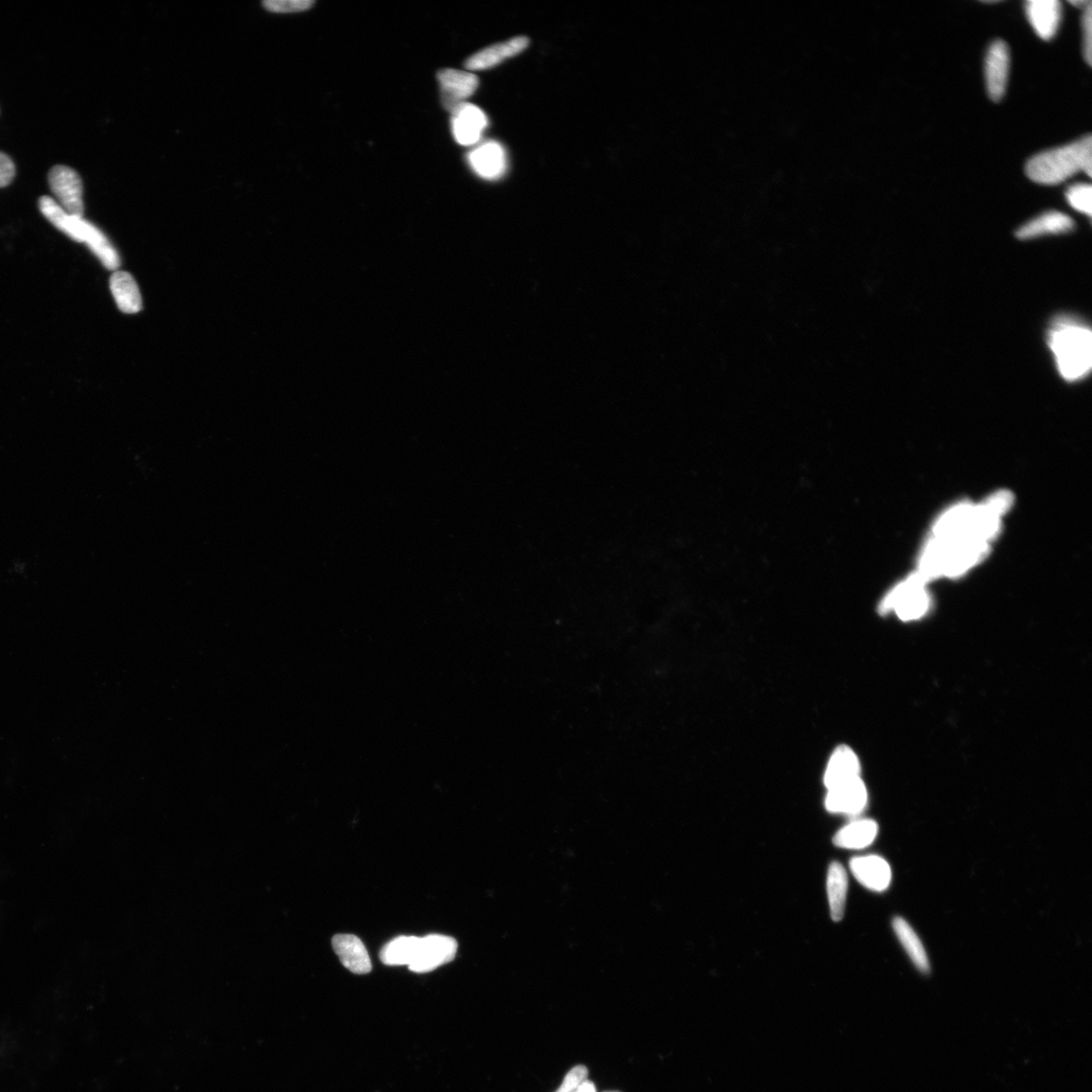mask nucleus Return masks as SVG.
I'll return each instance as SVG.
<instances>
[{
    "label": "nucleus",
    "mask_w": 1092,
    "mask_h": 1092,
    "mask_svg": "<svg viewBox=\"0 0 1092 1092\" xmlns=\"http://www.w3.org/2000/svg\"><path fill=\"white\" fill-rule=\"evenodd\" d=\"M455 939L444 935H428L420 938L416 956L408 966L416 973H427L440 966L449 963L457 952Z\"/></svg>",
    "instance_id": "423d86ee"
},
{
    "label": "nucleus",
    "mask_w": 1092,
    "mask_h": 1092,
    "mask_svg": "<svg viewBox=\"0 0 1092 1092\" xmlns=\"http://www.w3.org/2000/svg\"><path fill=\"white\" fill-rule=\"evenodd\" d=\"M15 176V166L11 158L0 152V188L11 184Z\"/></svg>",
    "instance_id": "bb28decb"
},
{
    "label": "nucleus",
    "mask_w": 1092,
    "mask_h": 1092,
    "mask_svg": "<svg viewBox=\"0 0 1092 1092\" xmlns=\"http://www.w3.org/2000/svg\"><path fill=\"white\" fill-rule=\"evenodd\" d=\"M848 893V875L840 863L834 862L827 872V895H829L832 919L840 922L843 918Z\"/></svg>",
    "instance_id": "aec40b11"
},
{
    "label": "nucleus",
    "mask_w": 1092,
    "mask_h": 1092,
    "mask_svg": "<svg viewBox=\"0 0 1092 1092\" xmlns=\"http://www.w3.org/2000/svg\"><path fill=\"white\" fill-rule=\"evenodd\" d=\"M470 163L482 178L494 180L505 170V152L500 144L488 142L470 153Z\"/></svg>",
    "instance_id": "a211bd4d"
},
{
    "label": "nucleus",
    "mask_w": 1092,
    "mask_h": 1092,
    "mask_svg": "<svg viewBox=\"0 0 1092 1092\" xmlns=\"http://www.w3.org/2000/svg\"><path fill=\"white\" fill-rule=\"evenodd\" d=\"M893 929L913 964L919 968L920 972H928L929 971L928 959L917 932L902 918L894 919Z\"/></svg>",
    "instance_id": "412c9836"
},
{
    "label": "nucleus",
    "mask_w": 1092,
    "mask_h": 1092,
    "mask_svg": "<svg viewBox=\"0 0 1092 1092\" xmlns=\"http://www.w3.org/2000/svg\"><path fill=\"white\" fill-rule=\"evenodd\" d=\"M860 763L856 753L848 747H840L831 757L824 774L827 790L859 778Z\"/></svg>",
    "instance_id": "2eb2a0df"
},
{
    "label": "nucleus",
    "mask_w": 1092,
    "mask_h": 1092,
    "mask_svg": "<svg viewBox=\"0 0 1092 1092\" xmlns=\"http://www.w3.org/2000/svg\"><path fill=\"white\" fill-rule=\"evenodd\" d=\"M1066 198L1069 205L1081 213L1091 216L1092 211V188L1087 184H1078L1072 186L1066 192Z\"/></svg>",
    "instance_id": "5701e85b"
},
{
    "label": "nucleus",
    "mask_w": 1092,
    "mask_h": 1092,
    "mask_svg": "<svg viewBox=\"0 0 1092 1092\" xmlns=\"http://www.w3.org/2000/svg\"><path fill=\"white\" fill-rule=\"evenodd\" d=\"M851 870L858 882L866 888L882 892L888 888L892 873L888 863L882 857H857L851 861Z\"/></svg>",
    "instance_id": "ddd939ff"
},
{
    "label": "nucleus",
    "mask_w": 1092,
    "mask_h": 1092,
    "mask_svg": "<svg viewBox=\"0 0 1092 1092\" xmlns=\"http://www.w3.org/2000/svg\"><path fill=\"white\" fill-rule=\"evenodd\" d=\"M589 1072L587 1067L579 1065L574 1067L563 1080L561 1085L556 1092H576L580 1084L588 1080Z\"/></svg>",
    "instance_id": "393cba45"
},
{
    "label": "nucleus",
    "mask_w": 1092,
    "mask_h": 1092,
    "mask_svg": "<svg viewBox=\"0 0 1092 1092\" xmlns=\"http://www.w3.org/2000/svg\"><path fill=\"white\" fill-rule=\"evenodd\" d=\"M110 288L116 304L122 313L137 314L142 310V295L132 274L116 271L111 276Z\"/></svg>",
    "instance_id": "dca6fc26"
},
{
    "label": "nucleus",
    "mask_w": 1092,
    "mask_h": 1092,
    "mask_svg": "<svg viewBox=\"0 0 1092 1092\" xmlns=\"http://www.w3.org/2000/svg\"><path fill=\"white\" fill-rule=\"evenodd\" d=\"M1010 73V52L1006 42L997 40L990 47L985 61L986 86L991 98L999 101L1005 97Z\"/></svg>",
    "instance_id": "6e6552de"
},
{
    "label": "nucleus",
    "mask_w": 1092,
    "mask_h": 1092,
    "mask_svg": "<svg viewBox=\"0 0 1092 1092\" xmlns=\"http://www.w3.org/2000/svg\"><path fill=\"white\" fill-rule=\"evenodd\" d=\"M315 5L314 0H275V2L263 3L264 8L272 12L295 13L310 10Z\"/></svg>",
    "instance_id": "b1692460"
},
{
    "label": "nucleus",
    "mask_w": 1092,
    "mask_h": 1092,
    "mask_svg": "<svg viewBox=\"0 0 1092 1092\" xmlns=\"http://www.w3.org/2000/svg\"><path fill=\"white\" fill-rule=\"evenodd\" d=\"M1027 174L1040 185H1059L1080 171L1091 176L1092 138L1090 135L1065 145L1035 155L1027 164Z\"/></svg>",
    "instance_id": "f03ea898"
},
{
    "label": "nucleus",
    "mask_w": 1092,
    "mask_h": 1092,
    "mask_svg": "<svg viewBox=\"0 0 1092 1092\" xmlns=\"http://www.w3.org/2000/svg\"><path fill=\"white\" fill-rule=\"evenodd\" d=\"M1073 228L1074 223L1067 215L1060 211H1048L1021 227L1016 232V237L1029 240L1045 235L1067 233Z\"/></svg>",
    "instance_id": "f3484780"
},
{
    "label": "nucleus",
    "mask_w": 1092,
    "mask_h": 1092,
    "mask_svg": "<svg viewBox=\"0 0 1092 1092\" xmlns=\"http://www.w3.org/2000/svg\"><path fill=\"white\" fill-rule=\"evenodd\" d=\"M605 1092H620V1091H605Z\"/></svg>",
    "instance_id": "c85d7f7f"
},
{
    "label": "nucleus",
    "mask_w": 1092,
    "mask_h": 1092,
    "mask_svg": "<svg viewBox=\"0 0 1092 1092\" xmlns=\"http://www.w3.org/2000/svg\"><path fill=\"white\" fill-rule=\"evenodd\" d=\"M1029 22L1037 36L1049 41L1061 24L1062 5L1059 0H1030L1026 3Z\"/></svg>",
    "instance_id": "f8f14e48"
},
{
    "label": "nucleus",
    "mask_w": 1092,
    "mask_h": 1092,
    "mask_svg": "<svg viewBox=\"0 0 1092 1092\" xmlns=\"http://www.w3.org/2000/svg\"><path fill=\"white\" fill-rule=\"evenodd\" d=\"M332 945L339 960L349 972L363 975L372 972V961L361 940L354 935H338Z\"/></svg>",
    "instance_id": "4468645a"
},
{
    "label": "nucleus",
    "mask_w": 1092,
    "mask_h": 1092,
    "mask_svg": "<svg viewBox=\"0 0 1092 1092\" xmlns=\"http://www.w3.org/2000/svg\"><path fill=\"white\" fill-rule=\"evenodd\" d=\"M437 78L444 108L451 114L477 92L480 84L477 76L450 68L439 70Z\"/></svg>",
    "instance_id": "0eeeda50"
},
{
    "label": "nucleus",
    "mask_w": 1092,
    "mask_h": 1092,
    "mask_svg": "<svg viewBox=\"0 0 1092 1092\" xmlns=\"http://www.w3.org/2000/svg\"><path fill=\"white\" fill-rule=\"evenodd\" d=\"M1083 29V55L1088 63L1092 64V6L1091 3L1084 9L1082 17Z\"/></svg>",
    "instance_id": "a878e982"
},
{
    "label": "nucleus",
    "mask_w": 1092,
    "mask_h": 1092,
    "mask_svg": "<svg viewBox=\"0 0 1092 1092\" xmlns=\"http://www.w3.org/2000/svg\"><path fill=\"white\" fill-rule=\"evenodd\" d=\"M1048 342L1064 380L1080 381L1089 374L1092 336L1084 324L1069 316L1059 317L1049 331Z\"/></svg>",
    "instance_id": "f257e3e1"
},
{
    "label": "nucleus",
    "mask_w": 1092,
    "mask_h": 1092,
    "mask_svg": "<svg viewBox=\"0 0 1092 1092\" xmlns=\"http://www.w3.org/2000/svg\"><path fill=\"white\" fill-rule=\"evenodd\" d=\"M39 207L43 216L59 231L78 243H83L98 257L105 269L117 271L120 258L111 243L99 229L83 219L67 213L53 198L42 197Z\"/></svg>",
    "instance_id": "7ed1b4c3"
},
{
    "label": "nucleus",
    "mask_w": 1092,
    "mask_h": 1092,
    "mask_svg": "<svg viewBox=\"0 0 1092 1092\" xmlns=\"http://www.w3.org/2000/svg\"><path fill=\"white\" fill-rule=\"evenodd\" d=\"M868 800L867 789L860 777L829 790L825 799V806L833 814L856 816L866 807Z\"/></svg>",
    "instance_id": "1a4fd4ad"
},
{
    "label": "nucleus",
    "mask_w": 1092,
    "mask_h": 1092,
    "mask_svg": "<svg viewBox=\"0 0 1092 1092\" xmlns=\"http://www.w3.org/2000/svg\"><path fill=\"white\" fill-rule=\"evenodd\" d=\"M49 185L56 202L76 217H83V186L79 174L65 165H56L49 172Z\"/></svg>",
    "instance_id": "39448f33"
},
{
    "label": "nucleus",
    "mask_w": 1092,
    "mask_h": 1092,
    "mask_svg": "<svg viewBox=\"0 0 1092 1092\" xmlns=\"http://www.w3.org/2000/svg\"><path fill=\"white\" fill-rule=\"evenodd\" d=\"M923 579L914 574L898 585L884 599L879 606L882 613L895 610L903 621L918 620L929 606V598L924 589Z\"/></svg>",
    "instance_id": "20e7f679"
},
{
    "label": "nucleus",
    "mask_w": 1092,
    "mask_h": 1092,
    "mask_svg": "<svg viewBox=\"0 0 1092 1092\" xmlns=\"http://www.w3.org/2000/svg\"><path fill=\"white\" fill-rule=\"evenodd\" d=\"M530 43L531 40L527 37L519 36L489 46L471 55L466 61L465 66L471 72L494 68L508 59L521 55L530 46Z\"/></svg>",
    "instance_id": "9b49d317"
},
{
    "label": "nucleus",
    "mask_w": 1092,
    "mask_h": 1092,
    "mask_svg": "<svg viewBox=\"0 0 1092 1092\" xmlns=\"http://www.w3.org/2000/svg\"><path fill=\"white\" fill-rule=\"evenodd\" d=\"M576 1092H597V1088L592 1081L586 1080L582 1084L579 1086Z\"/></svg>",
    "instance_id": "cd10ccee"
},
{
    "label": "nucleus",
    "mask_w": 1092,
    "mask_h": 1092,
    "mask_svg": "<svg viewBox=\"0 0 1092 1092\" xmlns=\"http://www.w3.org/2000/svg\"><path fill=\"white\" fill-rule=\"evenodd\" d=\"M419 943L418 937H398L382 948L381 960L389 966H409L416 956Z\"/></svg>",
    "instance_id": "4be33fe9"
},
{
    "label": "nucleus",
    "mask_w": 1092,
    "mask_h": 1092,
    "mask_svg": "<svg viewBox=\"0 0 1092 1092\" xmlns=\"http://www.w3.org/2000/svg\"><path fill=\"white\" fill-rule=\"evenodd\" d=\"M878 834V825L871 819L855 820L836 835L834 843L839 848L859 850L869 847Z\"/></svg>",
    "instance_id": "6ab92c4d"
},
{
    "label": "nucleus",
    "mask_w": 1092,
    "mask_h": 1092,
    "mask_svg": "<svg viewBox=\"0 0 1092 1092\" xmlns=\"http://www.w3.org/2000/svg\"><path fill=\"white\" fill-rule=\"evenodd\" d=\"M452 116V133L456 142L463 146L477 143L488 125L486 114L475 105L465 102Z\"/></svg>",
    "instance_id": "9d476101"
}]
</instances>
